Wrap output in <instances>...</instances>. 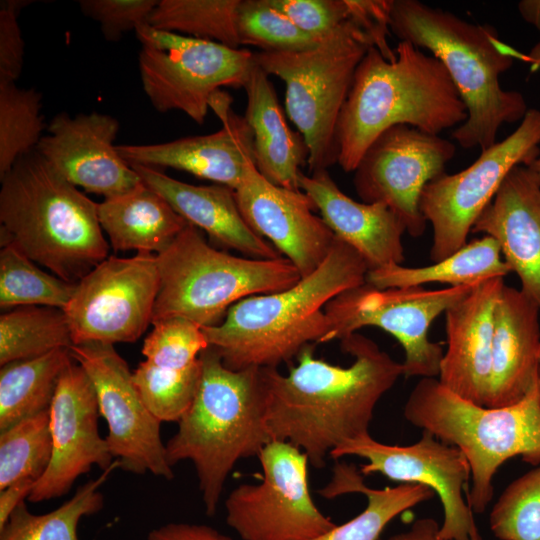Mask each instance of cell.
I'll list each match as a JSON object with an SVG mask.
<instances>
[{"label": "cell", "instance_id": "obj_52", "mask_svg": "<svg viewBox=\"0 0 540 540\" xmlns=\"http://www.w3.org/2000/svg\"><path fill=\"white\" fill-rule=\"evenodd\" d=\"M539 367H540V350H539ZM538 386L540 391V371H539V378H538Z\"/></svg>", "mask_w": 540, "mask_h": 540}, {"label": "cell", "instance_id": "obj_8", "mask_svg": "<svg viewBox=\"0 0 540 540\" xmlns=\"http://www.w3.org/2000/svg\"><path fill=\"white\" fill-rule=\"evenodd\" d=\"M159 290L152 322L180 317L201 328L216 326L240 300L285 290L300 279L286 258L239 257L210 246L188 224L157 255Z\"/></svg>", "mask_w": 540, "mask_h": 540}, {"label": "cell", "instance_id": "obj_22", "mask_svg": "<svg viewBox=\"0 0 540 540\" xmlns=\"http://www.w3.org/2000/svg\"><path fill=\"white\" fill-rule=\"evenodd\" d=\"M504 285V277L481 280L444 313L447 349L437 379L481 406H486L488 397L494 312Z\"/></svg>", "mask_w": 540, "mask_h": 540}, {"label": "cell", "instance_id": "obj_46", "mask_svg": "<svg viewBox=\"0 0 540 540\" xmlns=\"http://www.w3.org/2000/svg\"><path fill=\"white\" fill-rule=\"evenodd\" d=\"M35 481L23 479L0 490V529L7 523L12 512L31 494Z\"/></svg>", "mask_w": 540, "mask_h": 540}, {"label": "cell", "instance_id": "obj_15", "mask_svg": "<svg viewBox=\"0 0 540 540\" xmlns=\"http://www.w3.org/2000/svg\"><path fill=\"white\" fill-rule=\"evenodd\" d=\"M454 143L408 125L385 130L369 146L353 171L356 193L365 203H383L420 237L427 221L420 211L424 187L445 172L454 157Z\"/></svg>", "mask_w": 540, "mask_h": 540}, {"label": "cell", "instance_id": "obj_28", "mask_svg": "<svg viewBox=\"0 0 540 540\" xmlns=\"http://www.w3.org/2000/svg\"><path fill=\"white\" fill-rule=\"evenodd\" d=\"M98 218L115 251L160 254L189 224L143 182L98 203Z\"/></svg>", "mask_w": 540, "mask_h": 540}, {"label": "cell", "instance_id": "obj_33", "mask_svg": "<svg viewBox=\"0 0 540 540\" xmlns=\"http://www.w3.org/2000/svg\"><path fill=\"white\" fill-rule=\"evenodd\" d=\"M117 467L116 460L98 478L81 485L69 500L48 513L33 514L22 502L0 529V540H78V523L82 517L103 508V495L98 489Z\"/></svg>", "mask_w": 540, "mask_h": 540}, {"label": "cell", "instance_id": "obj_34", "mask_svg": "<svg viewBox=\"0 0 540 540\" xmlns=\"http://www.w3.org/2000/svg\"><path fill=\"white\" fill-rule=\"evenodd\" d=\"M240 0H160L148 25L238 49Z\"/></svg>", "mask_w": 540, "mask_h": 540}, {"label": "cell", "instance_id": "obj_5", "mask_svg": "<svg viewBox=\"0 0 540 540\" xmlns=\"http://www.w3.org/2000/svg\"><path fill=\"white\" fill-rule=\"evenodd\" d=\"M389 29L400 41L429 50L447 69L467 108V119L452 132L462 148L491 147L502 125L525 116L523 95L500 85L514 58L494 27L418 0H392Z\"/></svg>", "mask_w": 540, "mask_h": 540}, {"label": "cell", "instance_id": "obj_29", "mask_svg": "<svg viewBox=\"0 0 540 540\" xmlns=\"http://www.w3.org/2000/svg\"><path fill=\"white\" fill-rule=\"evenodd\" d=\"M349 493H361L367 499L364 510L349 521L336 525L312 540H378L385 527L398 515L428 501L434 491L419 484L402 483L395 487L372 489L354 465L337 462L332 477L319 494L333 499Z\"/></svg>", "mask_w": 540, "mask_h": 540}, {"label": "cell", "instance_id": "obj_13", "mask_svg": "<svg viewBox=\"0 0 540 540\" xmlns=\"http://www.w3.org/2000/svg\"><path fill=\"white\" fill-rule=\"evenodd\" d=\"M258 459L261 482L236 486L224 504L226 523L242 540H312L337 525L313 501L302 450L272 440Z\"/></svg>", "mask_w": 540, "mask_h": 540}, {"label": "cell", "instance_id": "obj_16", "mask_svg": "<svg viewBox=\"0 0 540 540\" xmlns=\"http://www.w3.org/2000/svg\"><path fill=\"white\" fill-rule=\"evenodd\" d=\"M70 351L93 383L100 415L108 426L105 439L119 467L134 474L150 472L173 479L160 436L161 422L143 403L132 372L114 345L89 342L73 345Z\"/></svg>", "mask_w": 540, "mask_h": 540}, {"label": "cell", "instance_id": "obj_19", "mask_svg": "<svg viewBox=\"0 0 540 540\" xmlns=\"http://www.w3.org/2000/svg\"><path fill=\"white\" fill-rule=\"evenodd\" d=\"M234 192L247 224L289 260L301 278L323 263L336 236L303 191L269 182L249 160Z\"/></svg>", "mask_w": 540, "mask_h": 540}, {"label": "cell", "instance_id": "obj_4", "mask_svg": "<svg viewBox=\"0 0 540 540\" xmlns=\"http://www.w3.org/2000/svg\"><path fill=\"white\" fill-rule=\"evenodd\" d=\"M0 179L1 247L15 246L72 284L109 257L98 203L36 150L19 158Z\"/></svg>", "mask_w": 540, "mask_h": 540}, {"label": "cell", "instance_id": "obj_39", "mask_svg": "<svg viewBox=\"0 0 540 540\" xmlns=\"http://www.w3.org/2000/svg\"><path fill=\"white\" fill-rule=\"evenodd\" d=\"M237 29L241 45L264 52L302 51L317 46L323 38L301 30L269 0H240Z\"/></svg>", "mask_w": 540, "mask_h": 540}, {"label": "cell", "instance_id": "obj_47", "mask_svg": "<svg viewBox=\"0 0 540 540\" xmlns=\"http://www.w3.org/2000/svg\"><path fill=\"white\" fill-rule=\"evenodd\" d=\"M439 525L433 518L415 520L407 531L392 535L386 540H443Z\"/></svg>", "mask_w": 540, "mask_h": 540}, {"label": "cell", "instance_id": "obj_3", "mask_svg": "<svg viewBox=\"0 0 540 540\" xmlns=\"http://www.w3.org/2000/svg\"><path fill=\"white\" fill-rule=\"evenodd\" d=\"M394 60L371 47L359 63L336 129L337 163L353 172L375 139L396 125L439 135L467 119V108L443 63L400 41Z\"/></svg>", "mask_w": 540, "mask_h": 540}, {"label": "cell", "instance_id": "obj_30", "mask_svg": "<svg viewBox=\"0 0 540 540\" xmlns=\"http://www.w3.org/2000/svg\"><path fill=\"white\" fill-rule=\"evenodd\" d=\"M510 272L502 259L498 242L483 235L429 266L406 267L402 264H390L369 270L366 282L378 289L419 287L435 282L461 286L475 284L487 278L505 277Z\"/></svg>", "mask_w": 540, "mask_h": 540}, {"label": "cell", "instance_id": "obj_25", "mask_svg": "<svg viewBox=\"0 0 540 540\" xmlns=\"http://www.w3.org/2000/svg\"><path fill=\"white\" fill-rule=\"evenodd\" d=\"M539 311L520 289L504 285L494 312L487 407L513 405L538 383Z\"/></svg>", "mask_w": 540, "mask_h": 540}, {"label": "cell", "instance_id": "obj_6", "mask_svg": "<svg viewBox=\"0 0 540 540\" xmlns=\"http://www.w3.org/2000/svg\"><path fill=\"white\" fill-rule=\"evenodd\" d=\"M200 361L197 393L165 449L170 466L193 463L205 513L213 516L236 463L258 457L272 439L262 368L229 369L210 346Z\"/></svg>", "mask_w": 540, "mask_h": 540}, {"label": "cell", "instance_id": "obj_35", "mask_svg": "<svg viewBox=\"0 0 540 540\" xmlns=\"http://www.w3.org/2000/svg\"><path fill=\"white\" fill-rule=\"evenodd\" d=\"M76 284L41 270L11 244L1 247L0 307L4 311L20 306H49L64 310Z\"/></svg>", "mask_w": 540, "mask_h": 540}, {"label": "cell", "instance_id": "obj_32", "mask_svg": "<svg viewBox=\"0 0 540 540\" xmlns=\"http://www.w3.org/2000/svg\"><path fill=\"white\" fill-rule=\"evenodd\" d=\"M74 345L63 309L20 306L0 316V365Z\"/></svg>", "mask_w": 540, "mask_h": 540}, {"label": "cell", "instance_id": "obj_21", "mask_svg": "<svg viewBox=\"0 0 540 540\" xmlns=\"http://www.w3.org/2000/svg\"><path fill=\"white\" fill-rule=\"evenodd\" d=\"M230 97L218 91L210 107L222 127L200 136L147 145H117L129 165L170 167L233 190L240 184L246 164L253 160V134L244 116L230 109Z\"/></svg>", "mask_w": 540, "mask_h": 540}, {"label": "cell", "instance_id": "obj_11", "mask_svg": "<svg viewBox=\"0 0 540 540\" xmlns=\"http://www.w3.org/2000/svg\"><path fill=\"white\" fill-rule=\"evenodd\" d=\"M475 284L431 290L423 286L378 289L366 282L327 303L324 310L328 332L324 343L342 340L363 327H378L401 344L403 376L436 378L444 350L440 343L429 339V329Z\"/></svg>", "mask_w": 540, "mask_h": 540}, {"label": "cell", "instance_id": "obj_36", "mask_svg": "<svg viewBox=\"0 0 540 540\" xmlns=\"http://www.w3.org/2000/svg\"><path fill=\"white\" fill-rule=\"evenodd\" d=\"M52 452L49 410L0 431V490L23 479L37 482Z\"/></svg>", "mask_w": 540, "mask_h": 540}, {"label": "cell", "instance_id": "obj_38", "mask_svg": "<svg viewBox=\"0 0 540 540\" xmlns=\"http://www.w3.org/2000/svg\"><path fill=\"white\" fill-rule=\"evenodd\" d=\"M201 361L186 369L142 361L132 372L137 391L150 413L160 422H178L191 406L201 378Z\"/></svg>", "mask_w": 540, "mask_h": 540}, {"label": "cell", "instance_id": "obj_26", "mask_svg": "<svg viewBox=\"0 0 540 540\" xmlns=\"http://www.w3.org/2000/svg\"><path fill=\"white\" fill-rule=\"evenodd\" d=\"M141 181L162 196L189 224L215 242L255 259L282 256L245 221L235 192L224 185L198 186L174 179L156 168L130 165Z\"/></svg>", "mask_w": 540, "mask_h": 540}, {"label": "cell", "instance_id": "obj_14", "mask_svg": "<svg viewBox=\"0 0 540 540\" xmlns=\"http://www.w3.org/2000/svg\"><path fill=\"white\" fill-rule=\"evenodd\" d=\"M157 255L109 256L77 282L64 309L74 345L135 342L152 323Z\"/></svg>", "mask_w": 540, "mask_h": 540}, {"label": "cell", "instance_id": "obj_23", "mask_svg": "<svg viewBox=\"0 0 540 540\" xmlns=\"http://www.w3.org/2000/svg\"><path fill=\"white\" fill-rule=\"evenodd\" d=\"M471 233L498 242L520 290L540 308V180L530 167L509 172Z\"/></svg>", "mask_w": 540, "mask_h": 540}, {"label": "cell", "instance_id": "obj_2", "mask_svg": "<svg viewBox=\"0 0 540 540\" xmlns=\"http://www.w3.org/2000/svg\"><path fill=\"white\" fill-rule=\"evenodd\" d=\"M369 267L350 245L335 238L323 263L293 286L244 298L216 326L202 328L210 347L232 370L277 368L328 332L325 306L366 283Z\"/></svg>", "mask_w": 540, "mask_h": 540}, {"label": "cell", "instance_id": "obj_41", "mask_svg": "<svg viewBox=\"0 0 540 540\" xmlns=\"http://www.w3.org/2000/svg\"><path fill=\"white\" fill-rule=\"evenodd\" d=\"M153 329L145 338L142 354L149 362L165 368L186 369L200 360L209 347L200 326L180 317L152 322Z\"/></svg>", "mask_w": 540, "mask_h": 540}, {"label": "cell", "instance_id": "obj_51", "mask_svg": "<svg viewBox=\"0 0 540 540\" xmlns=\"http://www.w3.org/2000/svg\"><path fill=\"white\" fill-rule=\"evenodd\" d=\"M540 52V51H538ZM534 62L538 63L540 65V53H536L535 56L531 59Z\"/></svg>", "mask_w": 540, "mask_h": 540}, {"label": "cell", "instance_id": "obj_48", "mask_svg": "<svg viewBox=\"0 0 540 540\" xmlns=\"http://www.w3.org/2000/svg\"><path fill=\"white\" fill-rule=\"evenodd\" d=\"M519 10L526 21L540 29V1H522L519 3Z\"/></svg>", "mask_w": 540, "mask_h": 540}, {"label": "cell", "instance_id": "obj_1", "mask_svg": "<svg viewBox=\"0 0 540 540\" xmlns=\"http://www.w3.org/2000/svg\"><path fill=\"white\" fill-rule=\"evenodd\" d=\"M340 343L354 357L348 367L316 358L311 344L287 375L262 368L271 439L296 446L315 468L342 443L369 433L377 403L404 374L402 363L361 334Z\"/></svg>", "mask_w": 540, "mask_h": 540}, {"label": "cell", "instance_id": "obj_45", "mask_svg": "<svg viewBox=\"0 0 540 540\" xmlns=\"http://www.w3.org/2000/svg\"><path fill=\"white\" fill-rule=\"evenodd\" d=\"M147 540H233L206 524L171 522L151 530Z\"/></svg>", "mask_w": 540, "mask_h": 540}, {"label": "cell", "instance_id": "obj_50", "mask_svg": "<svg viewBox=\"0 0 540 540\" xmlns=\"http://www.w3.org/2000/svg\"><path fill=\"white\" fill-rule=\"evenodd\" d=\"M470 540H481L480 534L477 529L474 530L471 534Z\"/></svg>", "mask_w": 540, "mask_h": 540}, {"label": "cell", "instance_id": "obj_42", "mask_svg": "<svg viewBox=\"0 0 540 540\" xmlns=\"http://www.w3.org/2000/svg\"><path fill=\"white\" fill-rule=\"evenodd\" d=\"M81 12L96 21L107 40L148 24L157 0H81Z\"/></svg>", "mask_w": 540, "mask_h": 540}, {"label": "cell", "instance_id": "obj_43", "mask_svg": "<svg viewBox=\"0 0 540 540\" xmlns=\"http://www.w3.org/2000/svg\"><path fill=\"white\" fill-rule=\"evenodd\" d=\"M304 32L322 38L351 19V0H269Z\"/></svg>", "mask_w": 540, "mask_h": 540}, {"label": "cell", "instance_id": "obj_31", "mask_svg": "<svg viewBox=\"0 0 540 540\" xmlns=\"http://www.w3.org/2000/svg\"><path fill=\"white\" fill-rule=\"evenodd\" d=\"M73 360L70 349H56L2 365L0 431L49 410L59 378Z\"/></svg>", "mask_w": 540, "mask_h": 540}, {"label": "cell", "instance_id": "obj_24", "mask_svg": "<svg viewBox=\"0 0 540 540\" xmlns=\"http://www.w3.org/2000/svg\"><path fill=\"white\" fill-rule=\"evenodd\" d=\"M299 188L334 235L354 248L369 270L402 264L405 225L383 203L358 202L340 190L327 170L301 173Z\"/></svg>", "mask_w": 540, "mask_h": 540}, {"label": "cell", "instance_id": "obj_27", "mask_svg": "<svg viewBox=\"0 0 540 540\" xmlns=\"http://www.w3.org/2000/svg\"><path fill=\"white\" fill-rule=\"evenodd\" d=\"M243 88L257 170L277 186L300 190V166L308 160V147L302 135L289 128L269 75L256 62Z\"/></svg>", "mask_w": 540, "mask_h": 540}, {"label": "cell", "instance_id": "obj_10", "mask_svg": "<svg viewBox=\"0 0 540 540\" xmlns=\"http://www.w3.org/2000/svg\"><path fill=\"white\" fill-rule=\"evenodd\" d=\"M142 43L139 72L143 90L159 112L178 110L203 124L220 87H244L254 53L217 42L159 30L136 31Z\"/></svg>", "mask_w": 540, "mask_h": 540}, {"label": "cell", "instance_id": "obj_18", "mask_svg": "<svg viewBox=\"0 0 540 540\" xmlns=\"http://www.w3.org/2000/svg\"><path fill=\"white\" fill-rule=\"evenodd\" d=\"M96 392L85 370L70 363L61 374L49 409L53 452L50 464L27 498L38 503L65 495L93 465L103 471L114 462L98 431Z\"/></svg>", "mask_w": 540, "mask_h": 540}, {"label": "cell", "instance_id": "obj_17", "mask_svg": "<svg viewBox=\"0 0 540 540\" xmlns=\"http://www.w3.org/2000/svg\"><path fill=\"white\" fill-rule=\"evenodd\" d=\"M358 456L366 460L362 475L379 473L391 481L419 484L434 491L444 511L439 536L443 540H470L477 529L473 511L464 500L470 467L462 452L422 430L411 445H388L365 434L348 440L330 453V458Z\"/></svg>", "mask_w": 540, "mask_h": 540}, {"label": "cell", "instance_id": "obj_44", "mask_svg": "<svg viewBox=\"0 0 540 540\" xmlns=\"http://www.w3.org/2000/svg\"><path fill=\"white\" fill-rule=\"evenodd\" d=\"M28 3L21 0L0 2V82L15 83L21 74L25 45L18 14Z\"/></svg>", "mask_w": 540, "mask_h": 540}, {"label": "cell", "instance_id": "obj_9", "mask_svg": "<svg viewBox=\"0 0 540 540\" xmlns=\"http://www.w3.org/2000/svg\"><path fill=\"white\" fill-rule=\"evenodd\" d=\"M374 38L350 19L302 51L254 53L268 75L285 83V105L308 147L310 172L337 163L336 129L355 71Z\"/></svg>", "mask_w": 540, "mask_h": 540}, {"label": "cell", "instance_id": "obj_40", "mask_svg": "<svg viewBox=\"0 0 540 540\" xmlns=\"http://www.w3.org/2000/svg\"><path fill=\"white\" fill-rule=\"evenodd\" d=\"M489 523L500 540H540V465L504 489L492 507Z\"/></svg>", "mask_w": 540, "mask_h": 540}, {"label": "cell", "instance_id": "obj_12", "mask_svg": "<svg viewBox=\"0 0 540 540\" xmlns=\"http://www.w3.org/2000/svg\"><path fill=\"white\" fill-rule=\"evenodd\" d=\"M540 111L529 108L515 131L482 150L467 168L430 181L420 211L432 226L430 258L440 261L466 245L472 228L509 172L530 166L540 156Z\"/></svg>", "mask_w": 540, "mask_h": 540}, {"label": "cell", "instance_id": "obj_7", "mask_svg": "<svg viewBox=\"0 0 540 540\" xmlns=\"http://www.w3.org/2000/svg\"><path fill=\"white\" fill-rule=\"evenodd\" d=\"M404 417L440 441L458 448L470 467L467 503L483 513L493 497V477L507 460L520 456L540 465L538 383L519 402L500 408L468 401L437 378H421L404 405Z\"/></svg>", "mask_w": 540, "mask_h": 540}, {"label": "cell", "instance_id": "obj_20", "mask_svg": "<svg viewBox=\"0 0 540 540\" xmlns=\"http://www.w3.org/2000/svg\"><path fill=\"white\" fill-rule=\"evenodd\" d=\"M118 131L119 122L108 114L60 113L35 150L75 187L109 198L142 183L113 144Z\"/></svg>", "mask_w": 540, "mask_h": 540}, {"label": "cell", "instance_id": "obj_37", "mask_svg": "<svg viewBox=\"0 0 540 540\" xmlns=\"http://www.w3.org/2000/svg\"><path fill=\"white\" fill-rule=\"evenodd\" d=\"M40 110L41 95L36 90L0 82V178L35 150L43 137Z\"/></svg>", "mask_w": 540, "mask_h": 540}, {"label": "cell", "instance_id": "obj_49", "mask_svg": "<svg viewBox=\"0 0 540 540\" xmlns=\"http://www.w3.org/2000/svg\"><path fill=\"white\" fill-rule=\"evenodd\" d=\"M528 167H530L537 174L540 180V156Z\"/></svg>", "mask_w": 540, "mask_h": 540}]
</instances>
